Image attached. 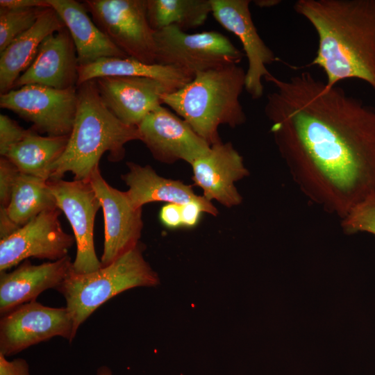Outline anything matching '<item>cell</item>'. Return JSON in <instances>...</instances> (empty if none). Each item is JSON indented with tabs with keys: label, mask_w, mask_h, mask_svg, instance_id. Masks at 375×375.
<instances>
[{
	"label": "cell",
	"mask_w": 375,
	"mask_h": 375,
	"mask_svg": "<svg viewBox=\"0 0 375 375\" xmlns=\"http://www.w3.org/2000/svg\"><path fill=\"white\" fill-rule=\"evenodd\" d=\"M58 208L48 181L19 173L6 208H1L18 228L40 213Z\"/></svg>",
	"instance_id": "24"
},
{
	"label": "cell",
	"mask_w": 375,
	"mask_h": 375,
	"mask_svg": "<svg viewBox=\"0 0 375 375\" xmlns=\"http://www.w3.org/2000/svg\"><path fill=\"white\" fill-rule=\"evenodd\" d=\"M156 63L172 66L194 76L197 72L238 65L245 56L215 31L188 33L171 26L155 31Z\"/></svg>",
	"instance_id": "6"
},
{
	"label": "cell",
	"mask_w": 375,
	"mask_h": 375,
	"mask_svg": "<svg viewBox=\"0 0 375 375\" xmlns=\"http://www.w3.org/2000/svg\"><path fill=\"white\" fill-rule=\"evenodd\" d=\"M20 173L18 168L8 158L0 159V206L6 208L10 201L17 178Z\"/></svg>",
	"instance_id": "30"
},
{
	"label": "cell",
	"mask_w": 375,
	"mask_h": 375,
	"mask_svg": "<svg viewBox=\"0 0 375 375\" xmlns=\"http://www.w3.org/2000/svg\"><path fill=\"white\" fill-rule=\"evenodd\" d=\"M191 165L194 183L202 190L207 200H215L228 208L242 203V197L235 183L249 173L242 156L231 142L212 145L206 155Z\"/></svg>",
	"instance_id": "16"
},
{
	"label": "cell",
	"mask_w": 375,
	"mask_h": 375,
	"mask_svg": "<svg viewBox=\"0 0 375 375\" xmlns=\"http://www.w3.org/2000/svg\"><path fill=\"white\" fill-rule=\"evenodd\" d=\"M341 227L348 235L366 232L375 235V194L358 204L342 219Z\"/></svg>",
	"instance_id": "27"
},
{
	"label": "cell",
	"mask_w": 375,
	"mask_h": 375,
	"mask_svg": "<svg viewBox=\"0 0 375 375\" xmlns=\"http://www.w3.org/2000/svg\"><path fill=\"white\" fill-rule=\"evenodd\" d=\"M0 7L10 9L49 7L46 0H1Z\"/></svg>",
	"instance_id": "33"
},
{
	"label": "cell",
	"mask_w": 375,
	"mask_h": 375,
	"mask_svg": "<svg viewBox=\"0 0 375 375\" xmlns=\"http://www.w3.org/2000/svg\"><path fill=\"white\" fill-rule=\"evenodd\" d=\"M211 13L210 0H147V19L155 31L171 26L197 28Z\"/></svg>",
	"instance_id": "25"
},
{
	"label": "cell",
	"mask_w": 375,
	"mask_h": 375,
	"mask_svg": "<svg viewBox=\"0 0 375 375\" xmlns=\"http://www.w3.org/2000/svg\"><path fill=\"white\" fill-rule=\"evenodd\" d=\"M159 219L161 223L168 228L183 227L181 205L166 203L160 209Z\"/></svg>",
	"instance_id": "31"
},
{
	"label": "cell",
	"mask_w": 375,
	"mask_h": 375,
	"mask_svg": "<svg viewBox=\"0 0 375 375\" xmlns=\"http://www.w3.org/2000/svg\"><path fill=\"white\" fill-rule=\"evenodd\" d=\"M280 1L276 0H258L254 1L255 4H256L258 7L260 8H269L271 6H274L278 3Z\"/></svg>",
	"instance_id": "34"
},
{
	"label": "cell",
	"mask_w": 375,
	"mask_h": 375,
	"mask_svg": "<svg viewBox=\"0 0 375 375\" xmlns=\"http://www.w3.org/2000/svg\"><path fill=\"white\" fill-rule=\"evenodd\" d=\"M77 90L78 108L69 142L49 181L62 179L67 172H72L74 180L88 181L103 154L108 153L110 161L122 160L125 144L140 140L138 126L124 124L104 104L95 80L77 86Z\"/></svg>",
	"instance_id": "3"
},
{
	"label": "cell",
	"mask_w": 375,
	"mask_h": 375,
	"mask_svg": "<svg viewBox=\"0 0 375 375\" xmlns=\"http://www.w3.org/2000/svg\"><path fill=\"white\" fill-rule=\"evenodd\" d=\"M140 242L110 264L86 274L72 270L57 290L64 297L76 334L80 326L113 297L138 287L160 284L158 274L144 259Z\"/></svg>",
	"instance_id": "5"
},
{
	"label": "cell",
	"mask_w": 375,
	"mask_h": 375,
	"mask_svg": "<svg viewBox=\"0 0 375 375\" xmlns=\"http://www.w3.org/2000/svg\"><path fill=\"white\" fill-rule=\"evenodd\" d=\"M43 8L10 9L0 7V52L34 25Z\"/></svg>",
	"instance_id": "26"
},
{
	"label": "cell",
	"mask_w": 375,
	"mask_h": 375,
	"mask_svg": "<svg viewBox=\"0 0 375 375\" xmlns=\"http://www.w3.org/2000/svg\"><path fill=\"white\" fill-rule=\"evenodd\" d=\"M69 256L33 265L25 260L12 272H0V312L5 315L34 301L44 290L58 289L72 270Z\"/></svg>",
	"instance_id": "18"
},
{
	"label": "cell",
	"mask_w": 375,
	"mask_h": 375,
	"mask_svg": "<svg viewBox=\"0 0 375 375\" xmlns=\"http://www.w3.org/2000/svg\"><path fill=\"white\" fill-rule=\"evenodd\" d=\"M294 9L318 35L311 65L326 84L358 78L375 90V0H298Z\"/></svg>",
	"instance_id": "2"
},
{
	"label": "cell",
	"mask_w": 375,
	"mask_h": 375,
	"mask_svg": "<svg viewBox=\"0 0 375 375\" xmlns=\"http://www.w3.org/2000/svg\"><path fill=\"white\" fill-rule=\"evenodd\" d=\"M78 61L76 47L65 27L47 36L26 70L12 89L27 85H39L59 90L77 87Z\"/></svg>",
	"instance_id": "17"
},
{
	"label": "cell",
	"mask_w": 375,
	"mask_h": 375,
	"mask_svg": "<svg viewBox=\"0 0 375 375\" xmlns=\"http://www.w3.org/2000/svg\"><path fill=\"white\" fill-rule=\"evenodd\" d=\"M58 14L74 43L79 66L103 58L128 57L100 30L83 3L74 0H46Z\"/></svg>",
	"instance_id": "19"
},
{
	"label": "cell",
	"mask_w": 375,
	"mask_h": 375,
	"mask_svg": "<svg viewBox=\"0 0 375 375\" xmlns=\"http://www.w3.org/2000/svg\"><path fill=\"white\" fill-rule=\"evenodd\" d=\"M0 375H30L28 364L23 358L8 360L0 353Z\"/></svg>",
	"instance_id": "32"
},
{
	"label": "cell",
	"mask_w": 375,
	"mask_h": 375,
	"mask_svg": "<svg viewBox=\"0 0 375 375\" xmlns=\"http://www.w3.org/2000/svg\"><path fill=\"white\" fill-rule=\"evenodd\" d=\"M212 15L225 29L240 40L248 61L245 90L253 99L262 97V81L270 74L267 65L277 60L260 36L253 22L249 0H210Z\"/></svg>",
	"instance_id": "14"
},
{
	"label": "cell",
	"mask_w": 375,
	"mask_h": 375,
	"mask_svg": "<svg viewBox=\"0 0 375 375\" xmlns=\"http://www.w3.org/2000/svg\"><path fill=\"white\" fill-rule=\"evenodd\" d=\"M245 78L246 71L238 65L197 72L183 88L165 94L162 104L212 146L222 142L220 125L235 128L247 120L240 101Z\"/></svg>",
	"instance_id": "4"
},
{
	"label": "cell",
	"mask_w": 375,
	"mask_h": 375,
	"mask_svg": "<svg viewBox=\"0 0 375 375\" xmlns=\"http://www.w3.org/2000/svg\"><path fill=\"white\" fill-rule=\"evenodd\" d=\"M182 225L184 228H193L200 221L201 214L206 212L213 216L218 213L217 209L210 201L202 196L200 199L181 205Z\"/></svg>",
	"instance_id": "29"
},
{
	"label": "cell",
	"mask_w": 375,
	"mask_h": 375,
	"mask_svg": "<svg viewBox=\"0 0 375 375\" xmlns=\"http://www.w3.org/2000/svg\"><path fill=\"white\" fill-rule=\"evenodd\" d=\"M61 210L44 211L0 241V272L28 258L56 261L68 256L75 242L59 220Z\"/></svg>",
	"instance_id": "11"
},
{
	"label": "cell",
	"mask_w": 375,
	"mask_h": 375,
	"mask_svg": "<svg viewBox=\"0 0 375 375\" xmlns=\"http://www.w3.org/2000/svg\"><path fill=\"white\" fill-rule=\"evenodd\" d=\"M94 80L104 104L128 126H138L162 105L165 94L172 92L162 82L146 77L105 76Z\"/></svg>",
	"instance_id": "15"
},
{
	"label": "cell",
	"mask_w": 375,
	"mask_h": 375,
	"mask_svg": "<svg viewBox=\"0 0 375 375\" xmlns=\"http://www.w3.org/2000/svg\"><path fill=\"white\" fill-rule=\"evenodd\" d=\"M126 165L128 172L122 178L128 187L126 194L135 208L156 201L182 205L202 197L194 193L192 185L160 176L148 165L133 162Z\"/></svg>",
	"instance_id": "21"
},
{
	"label": "cell",
	"mask_w": 375,
	"mask_h": 375,
	"mask_svg": "<svg viewBox=\"0 0 375 375\" xmlns=\"http://www.w3.org/2000/svg\"><path fill=\"white\" fill-rule=\"evenodd\" d=\"M65 27L53 8H44L34 25L0 52L1 94L12 90L16 81L34 60L43 40Z\"/></svg>",
	"instance_id": "20"
},
{
	"label": "cell",
	"mask_w": 375,
	"mask_h": 375,
	"mask_svg": "<svg viewBox=\"0 0 375 375\" xmlns=\"http://www.w3.org/2000/svg\"><path fill=\"white\" fill-rule=\"evenodd\" d=\"M31 131L25 129L10 117L0 115V154L3 156L8 150L22 140Z\"/></svg>",
	"instance_id": "28"
},
{
	"label": "cell",
	"mask_w": 375,
	"mask_h": 375,
	"mask_svg": "<svg viewBox=\"0 0 375 375\" xmlns=\"http://www.w3.org/2000/svg\"><path fill=\"white\" fill-rule=\"evenodd\" d=\"M57 207L64 212L72 226L76 244L72 271L76 274L92 272L102 267L94 244V224L101 208L90 180L48 181Z\"/></svg>",
	"instance_id": "10"
},
{
	"label": "cell",
	"mask_w": 375,
	"mask_h": 375,
	"mask_svg": "<svg viewBox=\"0 0 375 375\" xmlns=\"http://www.w3.org/2000/svg\"><path fill=\"white\" fill-rule=\"evenodd\" d=\"M77 87L59 90L27 85L0 94V106L33 124L38 133L69 135L78 108Z\"/></svg>",
	"instance_id": "8"
},
{
	"label": "cell",
	"mask_w": 375,
	"mask_h": 375,
	"mask_svg": "<svg viewBox=\"0 0 375 375\" xmlns=\"http://www.w3.org/2000/svg\"><path fill=\"white\" fill-rule=\"evenodd\" d=\"M89 180L103 212L104 242L100 260L102 266H106L140 242L142 208H135L126 192L109 185L99 167L94 169Z\"/></svg>",
	"instance_id": "12"
},
{
	"label": "cell",
	"mask_w": 375,
	"mask_h": 375,
	"mask_svg": "<svg viewBox=\"0 0 375 375\" xmlns=\"http://www.w3.org/2000/svg\"><path fill=\"white\" fill-rule=\"evenodd\" d=\"M97 375H113L110 369L107 366H101L97 369Z\"/></svg>",
	"instance_id": "35"
},
{
	"label": "cell",
	"mask_w": 375,
	"mask_h": 375,
	"mask_svg": "<svg viewBox=\"0 0 375 375\" xmlns=\"http://www.w3.org/2000/svg\"><path fill=\"white\" fill-rule=\"evenodd\" d=\"M105 76L150 78L162 82L172 92L183 88L194 77L172 66L159 63L147 64L130 57H110L79 66L77 86L86 81Z\"/></svg>",
	"instance_id": "22"
},
{
	"label": "cell",
	"mask_w": 375,
	"mask_h": 375,
	"mask_svg": "<svg viewBox=\"0 0 375 375\" xmlns=\"http://www.w3.org/2000/svg\"><path fill=\"white\" fill-rule=\"evenodd\" d=\"M69 135L42 136L31 128L29 133L10 147L3 157L21 173L49 181L55 163L65 152Z\"/></svg>",
	"instance_id": "23"
},
{
	"label": "cell",
	"mask_w": 375,
	"mask_h": 375,
	"mask_svg": "<svg viewBox=\"0 0 375 375\" xmlns=\"http://www.w3.org/2000/svg\"><path fill=\"white\" fill-rule=\"evenodd\" d=\"M58 336L69 342L76 336L67 308L49 307L34 300L19 306L1 317L0 353L10 356Z\"/></svg>",
	"instance_id": "9"
},
{
	"label": "cell",
	"mask_w": 375,
	"mask_h": 375,
	"mask_svg": "<svg viewBox=\"0 0 375 375\" xmlns=\"http://www.w3.org/2000/svg\"><path fill=\"white\" fill-rule=\"evenodd\" d=\"M100 30L127 56L156 63L155 31L147 16V0L82 2Z\"/></svg>",
	"instance_id": "7"
},
{
	"label": "cell",
	"mask_w": 375,
	"mask_h": 375,
	"mask_svg": "<svg viewBox=\"0 0 375 375\" xmlns=\"http://www.w3.org/2000/svg\"><path fill=\"white\" fill-rule=\"evenodd\" d=\"M138 128L140 140L162 162L182 160L191 165L210 149L184 119L162 105L148 114Z\"/></svg>",
	"instance_id": "13"
},
{
	"label": "cell",
	"mask_w": 375,
	"mask_h": 375,
	"mask_svg": "<svg viewBox=\"0 0 375 375\" xmlns=\"http://www.w3.org/2000/svg\"><path fill=\"white\" fill-rule=\"evenodd\" d=\"M264 80L274 88L265 114L294 182L343 219L375 194V109L309 72Z\"/></svg>",
	"instance_id": "1"
}]
</instances>
